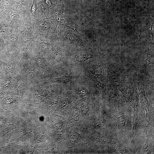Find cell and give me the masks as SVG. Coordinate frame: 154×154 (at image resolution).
<instances>
[{
    "instance_id": "4",
    "label": "cell",
    "mask_w": 154,
    "mask_h": 154,
    "mask_svg": "<svg viewBox=\"0 0 154 154\" xmlns=\"http://www.w3.org/2000/svg\"><path fill=\"white\" fill-rule=\"evenodd\" d=\"M3 48V42L1 39H0V50H2Z\"/></svg>"
},
{
    "instance_id": "5",
    "label": "cell",
    "mask_w": 154,
    "mask_h": 154,
    "mask_svg": "<svg viewBox=\"0 0 154 154\" xmlns=\"http://www.w3.org/2000/svg\"><path fill=\"white\" fill-rule=\"evenodd\" d=\"M36 4L35 3H34L33 4V5H32V11H33V12H34L35 11V10L36 9Z\"/></svg>"
},
{
    "instance_id": "1",
    "label": "cell",
    "mask_w": 154,
    "mask_h": 154,
    "mask_svg": "<svg viewBox=\"0 0 154 154\" xmlns=\"http://www.w3.org/2000/svg\"><path fill=\"white\" fill-rule=\"evenodd\" d=\"M90 56L88 54H83L78 55L77 57V61L79 62H84L87 59L90 58Z\"/></svg>"
},
{
    "instance_id": "3",
    "label": "cell",
    "mask_w": 154,
    "mask_h": 154,
    "mask_svg": "<svg viewBox=\"0 0 154 154\" xmlns=\"http://www.w3.org/2000/svg\"><path fill=\"white\" fill-rule=\"evenodd\" d=\"M37 60L38 63L40 65V66L42 67H44V63L43 60L42 58H37Z\"/></svg>"
},
{
    "instance_id": "2",
    "label": "cell",
    "mask_w": 154,
    "mask_h": 154,
    "mask_svg": "<svg viewBox=\"0 0 154 154\" xmlns=\"http://www.w3.org/2000/svg\"><path fill=\"white\" fill-rule=\"evenodd\" d=\"M72 78V77L71 75H67L65 76L61 77L57 79L58 81L61 82V83H65V82H67L70 81Z\"/></svg>"
}]
</instances>
